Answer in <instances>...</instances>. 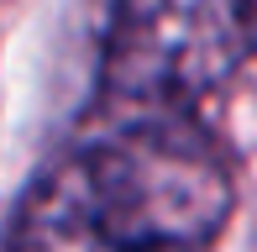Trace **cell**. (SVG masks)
I'll return each instance as SVG.
<instances>
[{"label": "cell", "mask_w": 257, "mask_h": 252, "mask_svg": "<svg viewBox=\"0 0 257 252\" xmlns=\"http://www.w3.org/2000/svg\"><path fill=\"white\" fill-rule=\"evenodd\" d=\"M68 168L121 252H200L236 210L226 147L200 116H100Z\"/></svg>", "instance_id": "cell-1"}, {"label": "cell", "mask_w": 257, "mask_h": 252, "mask_svg": "<svg viewBox=\"0 0 257 252\" xmlns=\"http://www.w3.org/2000/svg\"><path fill=\"white\" fill-rule=\"evenodd\" d=\"M252 0H110L100 116H200L252 58Z\"/></svg>", "instance_id": "cell-2"}, {"label": "cell", "mask_w": 257, "mask_h": 252, "mask_svg": "<svg viewBox=\"0 0 257 252\" xmlns=\"http://www.w3.org/2000/svg\"><path fill=\"white\" fill-rule=\"evenodd\" d=\"M6 252H121V247H110V236L95 226L68 158H58L53 168L37 174V184L21 194Z\"/></svg>", "instance_id": "cell-3"}]
</instances>
